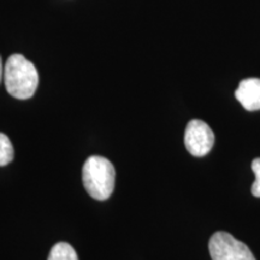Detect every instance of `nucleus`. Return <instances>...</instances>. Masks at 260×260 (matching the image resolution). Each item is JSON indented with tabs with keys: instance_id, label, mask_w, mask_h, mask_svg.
Returning a JSON list of instances; mask_svg holds the SVG:
<instances>
[{
	"instance_id": "1",
	"label": "nucleus",
	"mask_w": 260,
	"mask_h": 260,
	"mask_svg": "<svg viewBox=\"0 0 260 260\" xmlns=\"http://www.w3.org/2000/svg\"><path fill=\"white\" fill-rule=\"evenodd\" d=\"M6 90L16 99L25 100L34 95L39 84V75L35 65L22 54H12L4 68Z\"/></svg>"
},
{
	"instance_id": "2",
	"label": "nucleus",
	"mask_w": 260,
	"mask_h": 260,
	"mask_svg": "<svg viewBox=\"0 0 260 260\" xmlns=\"http://www.w3.org/2000/svg\"><path fill=\"white\" fill-rule=\"evenodd\" d=\"M115 168L109 159L92 155L83 164V186L93 199L100 201L109 199L115 189Z\"/></svg>"
},
{
	"instance_id": "3",
	"label": "nucleus",
	"mask_w": 260,
	"mask_h": 260,
	"mask_svg": "<svg viewBox=\"0 0 260 260\" xmlns=\"http://www.w3.org/2000/svg\"><path fill=\"white\" fill-rule=\"evenodd\" d=\"M209 249L212 260H256L245 243L225 232L213 234Z\"/></svg>"
},
{
	"instance_id": "4",
	"label": "nucleus",
	"mask_w": 260,
	"mask_h": 260,
	"mask_svg": "<svg viewBox=\"0 0 260 260\" xmlns=\"http://www.w3.org/2000/svg\"><path fill=\"white\" fill-rule=\"evenodd\" d=\"M214 134L206 123L193 119L188 123L184 133V145L187 151L194 157H204L212 149Z\"/></svg>"
},
{
	"instance_id": "5",
	"label": "nucleus",
	"mask_w": 260,
	"mask_h": 260,
	"mask_svg": "<svg viewBox=\"0 0 260 260\" xmlns=\"http://www.w3.org/2000/svg\"><path fill=\"white\" fill-rule=\"evenodd\" d=\"M236 99L248 111L260 110V79H246L240 82L235 92Z\"/></svg>"
},
{
	"instance_id": "6",
	"label": "nucleus",
	"mask_w": 260,
	"mask_h": 260,
	"mask_svg": "<svg viewBox=\"0 0 260 260\" xmlns=\"http://www.w3.org/2000/svg\"><path fill=\"white\" fill-rule=\"evenodd\" d=\"M47 260H79V258L69 243L59 242L52 247Z\"/></svg>"
},
{
	"instance_id": "7",
	"label": "nucleus",
	"mask_w": 260,
	"mask_h": 260,
	"mask_svg": "<svg viewBox=\"0 0 260 260\" xmlns=\"http://www.w3.org/2000/svg\"><path fill=\"white\" fill-rule=\"evenodd\" d=\"M15 152L10 139L3 133H0V167L8 165L14 159Z\"/></svg>"
},
{
	"instance_id": "8",
	"label": "nucleus",
	"mask_w": 260,
	"mask_h": 260,
	"mask_svg": "<svg viewBox=\"0 0 260 260\" xmlns=\"http://www.w3.org/2000/svg\"><path fill=\"white\" fill-rule=\"evenodd\" d=\"M252 170L255 175V181L252 186V194L256 198H260V158H256L252 161Z\"/></svg>"
},
{
	"instance_id": "9",
	"label": "nucleus",
	"mask_w": 260,
	"mask_h": 260,
	"mask_svg": "<svg viewBox=\"0 0 260 260\" xmlns=\"http://www.w3.org/2000/svg\"><path fill=\"white\" fill-rule=\"evenodd\" d=\"M3 74H4V70H3V64H2V58H0V80H2Z\"/></svg>"
}]
</instances>
